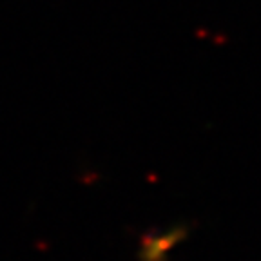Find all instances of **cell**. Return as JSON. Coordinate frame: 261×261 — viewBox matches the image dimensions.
I'll use <instances>...</instances> for the list:
<instances>
[{"label": "cell", "instance_id": "obj_1", "mask_svg": "<svg viewBox=\"0 0 261 261\" xmlns=\"http://www.w3.org/2000/svg\"><path fill=\"white\" fill-rule=\"evenodd\" d=\"M184 236L185 230H179V228L163 230L160 234H147L143 236L140 257L142 261H167V252L178 241L184 240Z\"/></svg>", "mask_w": 261, "mask_h": 261}]
</instances>
